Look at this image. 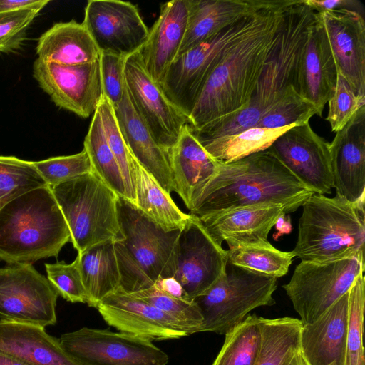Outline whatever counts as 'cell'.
Instances as JSON below:
<instances>
[{
  "mask_svg": "<svg viewBox=\"0 0 365 365\" xmlns=\"http://www.w3.org/2000/svg\"><path fill=\"white\" fill-rule=\"evenodd\" d=\"M313 193L269 148L232 162L217 160L215 173L193 190L187 209L201 217L243 207L280 204L288 214Z\"/></svg>",
  "mask_w": 365,
  "mask_h": 365,
  "instance_id": "obj_1",
  "label": "cell"
},
{
  "mask_svg": "<svg viewBox=\"0 0 365 365\" xmlns=\"http://www.w3.org/2000/svg\"><path fill=\"white\" fill-rule=\"evenodd\" d=\"M292 1L272 0L256 26L228 50L207 78L189 115L192 130H199L250 102Z\"/></svg>",
  "mask_w": 365,
  "mask_h": 365,
  "instance_id": "obj_2",
  "label": "cell"
},
{
  "mask_svg": "<svg viewBox=\"0 0 365 365\" xmlns=\"http://www.w3.org/2000/svg\"><path fill=\"white\" fill-rule=\"evenodd\" d=\"M70 237L48 186L26 192L0 208V260L8 264L56 257Z\"/></svg>",
  "mask_w": 365,
  "mask_h": 365,
  "instance_id": "obj_3",
  "label": "cell"
},
{
  "mask_svg": "<svg viewBox=\"0 0 365 365\" xmlns=\"http://www.w3.org/2000/svg\"><path fill=\"white\" fill-rule=\"evenodd\" d=\"M302 207L295 257L323 262L364 255V199L351 202L313 193Z\"/></svg>",
  "mask_w": 365,
  "mask_h": 365,
  "instance_id": "obj_4",
  "label": "cell"
},
{
  "mask_svg": "<svg viewBox=\"0 0 365 365\" xmlns=\"http://www.w3.org/2000/svg\"><path fill=\"white\" fill-rule=\"evenodd\" d=\"M118 222L124 239L114 242L120 273V287L134 293L175 272L176 245L180 230L164 231L134 204L118 196Z\"/></svg>",
  "mask_w": 365,
  "mask_h": 365,
  "instance_id": "obj_5",
  "label": "cell"
},
{
  "mask_svg": "<svg viewBox=\"0 0 365 365\" xmlns=\"http://www.w3.org/2000/svg\"><path fill=\"white\" fill-rule=\"evenodd\" d=\"M78 253L96 245L121 241L118 195L93 171L50 187Z\"/></svg>",
  "mask_w": 365,
  "mask_h": 365,
  "instance_id": "obj_6",
  "label": "cell"
},
{
  "mask_svg": "<svg viewBox=\"0 0 365 365\" xmlns=\"http://www.w3.org/2000/svg\"><path fill=\"white\" fill-rule=\"evenodd\" d=\"M270 3L259 0L252 10L177 57L168 68L158 85L187 118L211 73L228 50L256 26Z\"/></svg>",
  "mask_w": 365,
  "mask_h": 365,
  "instance_id": "obj_7",
  "label": "cell"
},
{
  "mask_svg": "<svg viewBox=\"0 0 365 365\" xmlns=\"http://www.w3.org/2000/svg\"><path fill=\"white\" fill-rule=\"evenodd\" d=\"M277 278L253 272L227 260L224 276L192 301L203 319L201 331L225 335L253 309L275 304Z\"/></svg>",
  "mask_w": 365,
  "mask_h": 365,
  "instance_id": "obj_8",
  "label": "cell"
},
{
  "mask_svg": "<svg viewBox=\"0 0 365 365\" xmlns=\"http://www.w3.org/2000/svg\"><path fill=\"white\" fill-rule=\"evenodd\" d=\"M315 19L316 12L304 0H293L286 9L250 101L262 112L287 95L298 93L299 66Z\"/></svg>",
  "mask_w": 365,
  "mask_h": 365,
  "instance_id": "obj_9",
  "label": "cell"
},
{
  "mask_svg": "<svg viewBox=\"0 0 365 365\" xmlns=\"http://www.w3.org/2000/svg\"><path fill=\"white\" fill-rule=\"evenodd\" d=\"M364 272V255L323 262L301 261L282 287L305 325L317 320L346 293Z\"/></svg>",
  "mask_w": 365,
  "mask_h": 365,
  "instance_id": "obj_10",
  "label": "cell"
},
{
  "mask_svg": "<svg viewBox=\"0 0 365 365\" xmlns=\"http://www.w3.org/2000/svg\"><path fill=\"white\" fill-rule=\"evenodd\" d=\"M59 341L81 365H166L168 356L150 340L124 332L83 327Z\"/></svg>",
  "mask_w": 365,
  "mask_h": 365,
  "instance_id": "obj_11",
  "label": "cell"
},
{
  "mask_svg": "<svg viewBox=\"0 0 365 365\" xmlns=\"http://www.w3.org/2000/svg\"><path fill=\"white\" fill-rule=\"evenodd\" d=\"M58 297L48 279L32 264L0 268V320L54 325Z\"/></svg>",
  "mask_w": 365,
  "mask_h": 365,
  "instance_id": "obj_12",
  "label": "cell"
},
{
  "mask_svg": "<svg viewBox=\"0 0 365 365\" xmlns=\"http://www.w3.org/2000/svg\"><path fill=\"white\" fill-rule=\"evenodd\" d=\"M227 260V250L191 215L178 236L173 276L190 300L206 292L224 276Z\"/></svg>",
  "mask_w": 365,
  "mask_h": 365,
  "instance_id": "obj_13",
  "label": "cell"
},
{
  "mask_svg": "<svg viewBox=\"0 0 365 365\" xmlns=\"http://www.w3.org/2000/svg\"><path fill=\"white\" fill-rule=\"evenodd\" d=\"M125 81L129 99L158 143L166 151L178 140L188 118L165 96L145 70L139 52L126 58Z\"/></svg>",
  "mask_w": 365,
  "mask_h": 365,
  "instance_id": "obj_14",
  "label": "cell"
},
{
  "mask_svg": "<svg viewBox=\"0 0 365 365\" xmlns=\"http://www.w3.org/2000/svg\"><path fill=\"white\" fill-rule=\"evenodd\" d=\"M34 77L58 107L86 118L97 110L103 95L99 59L66 66L37 58Z\"/></svg>",
  "mask_w": 365,
  "mask_h": 365,
  "instance_id": "obj_15",
  "label": "cell"
},
{
  "mask_svg": "<svg viewBox=\"0 0 365 365\" xmlns=\"http://www.w3.org/2000/svg\"><path fill=\"white\" fill-rule=\"evenodd\" d=\"M82 23L101 53L125 58L138 52L149 35L138 9L128 1L90 0Z\"/></svg>",
  "mask_w": 365,
  "mask_h": 365,
  "instance_id": "obj_16",
  "label": "cell"
},
{
  "mask_svg": "<svg viewBox=\"0 0 365 365\" xmlns=\"http://www.w3.org/2000/svg\"><path fill=\"white\" fill-rule=\"evenodd\" d=\"M269 148L287 168L314 193L329 195L333 188L329 143L309 123L297 125L279 136Z\"/></svg>",
  "mask_w": 365,
  "mask_h": 365,
  "instance_id": "obj_17",
  "label": "cell"
},
{
  "mask_svg": "<svg viewBox=\"0 0 365 365\" xmlns=\"http://www.w3.org/2000/svg\"><path fill=\"white\" fill-rule=\"evenodd\" d=\"M324 27L337 71L365 98L364 16L347 9L317 12Z\"/></svg>",
  "mask_w": 365,
  "mask_h": 365,
  "instance_id": "obj_18",
  "label": "cell"
},
{
  "mask_svg": "<svg viewBox=\"0 0 365 365\" xmlns=\"http://www.w3.org/2000/svg\"><path fill=\"white\" fill-rule=\"evenodd\" d=\"M96 309L109 325L121 332L150 341L188 336L175 319L120 288L105 297Z\"/></svg>",
  "mask_w": 365,
  "mask_h": 365,
  "instance_id": "obj_19",
  "label": "cell"
},
{
  "mask_svg": "<svg viewBox=\"0 0 365 365\" xmlns=\"http://www.w3.org/2000/svg\"><path fill=\"white\" fill-rule=\"evenodd\" d=\"M333 187L336 195L356 202L365 197V106L329 143Z\"/></svg>",
  "mask_w": 365,
  "mask_h": 365,
  "instance_id": "obj_20",
  "label": "cell"
},
{
  "mask_svg": "<svg viewBox=\"0 0 365 365\" xmlns=\"http://www.w3.org/2000/svg\"><path fill=\"white\" fill-rule=\"evenodd\" d=\"M337 76L324 27L316 12L299 63L297 88L298 93L315 107L319 116L334 93Z\"/></svg>",
  "mask_w": 365,
  "mask_h": 365,
  "instance_id": "obj_21",
  "label": "cell"
},
{
  "mask_svg": "<svg viewBox=\"0 0 365 365\" xmlns=\"http://www.w3.org/2000/svg\"><path fill=\"white\" fill-rule=\"evenodd\" d=\"M349 291L311 324L302 325L300 352L307 365H345Z\"/></svg>",
  "mask_w": 365,
  "mask_h": 365,
  "instance_id": "obj_22",
  "label": "cell"
},
{
  "mask_svg": "<svg viewBox=\"0 0 365 365\" xmlns=\"http://www.w3.org/2000/svg\"><path fill=\"white\" fill-rule=\"evenodd\" d=\"M188 0H173L161 6L148 39L138 51L145 70L160 84L175 60L187 24Z\"/></svg>",
  "mask_w": 365,
  "mask_h": 365,
  "instance_id": "obj_23",
  "label": "cell"
},
{
  "mask_svg": "<svg viewBox=\"0 0 365 365\" xmlns=\"http://www.w3.org/2000/svg\"><path fill=\"white\" fill-rule=\"evenodd\" d=\"M280 204L240 207L198 217L206 231L219 245L252 243L267 240L271 229L283 214Z\"/></svg>",
  "mask_w": 365,
  "mask_h": 365,
  "instance_id": "obj_24",
  "label": "cell"
},
{
  "mask_svg": "<svg viewBox=\"0 0 365 365\" xmlns=\"http://www.w3.org/2000/svg\"><path fill=\"white\" fill-rule=\"evenodd\" d=\"M119 128L129 150L168 193L175 191L169 153L163 149L132 105L127 91L113 108Z\"/></svg>",
  "mask_w": 365,
  "mask_h": 365,
  "instance_id": "obj_25",
  "label": "cell"
},
{
  "mask_svg": "<svg viewBox=\"0 0 365 365\" xmlns=\"http://www.w3.org/2000/svg\"><path fill=\"white\" fill-rule=\"evenodd\" d=\"M0 351L29 365H81L45 327L0 320Z\"/></svg>",
  "mask_w": 365,
  "mask_h": 365,
  "instance_id": "obj_26",
  "label": "cell"
},
{
  "mask_svg": "<svg viewBox=\"0 0 365 365\" xmlns=\"http://www.w3.org/2000/svg\"><path fill=\"white\" fill-rule=\"evenodd\" d=\"M169 159L175 192L188 207L193 190L215 173L217 160L195 138L190 124L182 129Z\"/></svg>",
  "mask_w": 365,
  "mask_h": 365,
  "instance_id": "obj_27",
  "label": "cell"
},
{
  "mask_svg": "<svg viewBox=\"0 0 365 365\" xmlns=\"http://www.w3.org/2000/svg\"><path fill=\"white\" fill-rule=\"evenodd\" d=\"M38 58L61 65L94 62L101 52L83 23L75 20L54 24L38 38Z\"/></svg>",
  "mask_w": 365,
  "mask_h": 365,
  "instance_id": "obj_28",
  "label": "cell"
},
{
  "mask_svg": "<svg viewBox=\"0 0 365 365\" xmlns=\"http://www.w3.org/2000/svg\"><path fill=\"white\" fill-rule=\"evenodd\" d=\"M258 1L188 0L187 29L177 57L242 17L252 10Z\"/></svg>",
  "mask_w": 365,
  "mask_h": 365,
  "instance_id": "obj_29",
  "label": "cell"
},
{
  "mask_svg": "<svg viewBox=\"0 0 365 365\" xmlns=\"http://www.w3.org/2000/svg\"><path fill=\"white\" fill-rule=\"evenodd\" d=\"M76 257L86 294L88 306L97 308L107 296L116 292L120 285L114 242L108 240L91 247Z\"/></svg>",
  "mask_w": 365,
  "mask_h": 365,
  "instance_id": "obj_30",
  "label": "cell"
},
{
  "mask_svg": "<svg viewBox=\"0 0 365 365\" xmlns=\"http://www.w3.org/2000/svg\"><path fill=\"white\" fill-rule=\"evenodd\" d=\"M135 205L165 232L181 230L191 217L178 208L156 180L135 159Z\"/></svg>",
  "mask_w": 365,
  "mask_h": 365,
  "instance_id": "obj_31",
  "label": "cell"
},
{
  "mask_svg": "<svg viewBox=\"0 0 365 365\" xmlns=\"http://www.w3.org/2000/svg\"><path fill=\"white\" fill-rule=\"evenodd\" d=\"M259 319L261 346L256 365H288L300 351L302 322L289 317Z\"/></svg>",
  "mask_w": 365,
  "mask_h": 365,
  "instance_id": "obj_32",
  "label": "cell"
},
{
  "mask_svg": "<svg viewBox=\"0 0 365 365\" xmlns=\"http://www.w3.org/2000/svg\"><path fill=\"white\" fill-rule=\"evenodd\" d=\"M293 126L278 128L252 127L236 134L200 143L213 159L228 163L269 148L279 136Z\"/></svg>",
  "mask_w": 365,
  "mask_h": 365,
  "instance_id": "obj_33",
  "label": "cell"
},
{
  "mask_svg": "<svg viewBox=\"0 0 365 365\" xmlns=\"http://www.w3.org/2000/svg\"><path fill=\"white\" fill-rule=\"evenodd\" d=\"M228 246L227 254L230 263L277 279L287 274L295 257L292 251H281L267 240Z\"/></svg>",
  "mask_w": 365,
  "mask_h": 365,
  "instance_id": "obj_34",
  "label": "cell"
},
{
  "mask_svg": "<svg viewBox=\"0 0 365 365\" xmlns=\"http://www.w3.org/2000/svg\"><path fill=\"white\" fill-rule=\"evenodd\" d=\"M93 171L118 196L128 200L124 179L107 140L101 118L96 110L84 140Z\"/></svg>",
  "mask_w": 365,
  "mask_h": 365,
  "instance_id": "obj_35",
  "label": "cell"
},
{
  "mask_svg": "<svg viewBox=\"0 0 365 365\" xmlns=\"http://www.w3.org/2000/svg\"><path fill=\"white\" fill-rule=\"evenodd\" d=\"M260 346L259 317L249 314L225 334L223 346L212 365H256Z\"/></svg>",
  "mask_w": 365,
  "mask_h": 365,
  "instance_id": "obj_36",
  "label": "cell"
},
{
  "mask_svg": "<svg viewBox=\"0 0 365 365\" xmlns=\"http://www.w3.org/2000/svg\"><path fill=\"white\" fill-rule=\"evenodd\" d=\"M47 186L34 162L0 156V208L31 190Z\"/></svg>",
  "mask_w": 365,
  "mask_h": 365,
  "instance_id": "obj_37",
  "label": "cell"
},
{
  "mask_svg": "<svg viewBox=\"0 0 365 365\" xmlns=\"http://www.w3.org/2000/svg\"><path fill=\"white\" fill-rule=\"evenodd\" d=\"M97 110L101 118L107 143L122 173L128 201L135 205V158L130 153L120 132L113 107L104 95L102 96Z\"/></svg>",
  "mask_w": 365,
  "mask_h": 365,
  "instance_id": "obj_38",
  "label": "cell"
},
{
  "mask_svg": "<svg viewBox=\"0 0 365 365\" xmlns=\"http://www.w3.org/2000/svg\"><path fill=\"white\" fill-rule=\"evenodd\" d=\"M128 294L148 302L175 319L188 336L200 332L203 319L193 301L173 297L155 286Z\"/></svg>",
  "mask_w": 365,
  "mask_h": 365,
  "instance_id": "obj_39",
  "label": "cell"
},
{
  "mask_svg": "<svg viewBox=\"0 0 365 365\" xmlns=\"http://www.w3.org/2000/svg\"><path fill=\"white\" fill-rule=\"evenodd\" d=\"M349 310L345 365H365L363 346L365 279L360 275L349 290Z\"/></svg>",
  "mask_w": 365,
  "mask_h": 365,
  "instance_id": "obj_40",
  "label": "cell"
},
{
  "mask_svg": "<svg viewBox=\"0 0 365 365\" xmlns=\"http://www.w3.org/2000/svg\"><path fill=\"white\" fill-rule=\"evenodd\" d=\"M314 115H317L315 107L298 93H292L264 110L255 127L278 128L301 125Z\"/></svg>",
  "mask_w": 365,
  "mask_h": 365,
  "instance_id": "obj_41",
  "label": "cell"
},
{
  "mask_svg": "<svg viewBox=\"0 0 365 365\" xmlns=\"http://www.w3.org/2000/svg\"><path fill=\"white\" fill-rule=\"evenodd\" d=\"M34 165L49 187L93 172L85 149L74 155L35 161Z\"/></svg>",
  "mask_w": 365,
  "mask_h": 365,
  "instance_id": "obj_42",
  "label": "cell"
},
{
  "mask_svg": "<svg viewBox=\"0 0 365 365\" xmlns=\"http://www.w3.org/2000/svg\"><path fill=\"white\" fill-rule=\"evenodd\" d=\"M262 113L255 104L249 102L240 110L215 120L199 130H192V132L199 142L236 134L255 127Z\"/></svg>",
  "mask_w": 365,
  "mask_h": 365,
  "instance_id": "obj_43",
  "label": "cell"
},
{
  "mask_svg": "<svg viewBox=\"0 0 365 365\" xmlns=\"http://www.w3.org/2000/svg\"><path fill=\"white\" fill-rule=\"evenodd\" d=\"M45 269L46 278L58 296L72 303H86V290L77 257L70 264L64 261L46 263Z\"/></svg>",
  "mask_w": 365,
  "mask_h": 365,
  "instance_id": "obj_44",
  "label": "cell"
},
{
  "mask_svg": "<svg viewBox=\"0 0 365 365\" xmlns=\"http://www.w3.org/2000/svg\"><path fill=\"white\" fill-rule=\"evenodd\" d=\"M327 103L329 110L326 120L331 130L336 133L349 123L359 108L365 106V98L359 96L347 81L338 73L334 93Z\"/></svg>",
  "mask_w": 365,
  "mask_h": 365,
  "instance_id": "obj_45",
  "label": "cell"
},
{
  "mask_svg": "<svg viewBox=\"0 0 365 365\" xmlns=\"http://www.w3.org/2000/svg\"><path fill=\"white\" fill-rule=\"evenodd\" d=\"M41 10L25 9L0 14V53L20 48L28 27Z\"/></svg>",
  "mask_w": 365,
  "mask_h": 365,
  "instance_id": "obj_46",
  "label": "cell"
},
{
  "mask_svg": "<svg viewBox=\"0 0 365 365\" xmlns=\"http://www.w3.org/2000/svg\"><path fill=\"white\" fill-rule=\"evenodd\" d=\"M126 58L110 53H101L99 62L103 95L115 108L126 91L125 63Z\"/></svg>",
  "mask_w": 365,
  "mask_h": 365,
  "instance_id": "obj_47",
  "label": "cell"
},
{
  "mask_svg": "<svg viewBox=\"0 0 365 365\" xmlns=\"http://www.w3.org/2000/svg\"><path fill=\"white\" fill-rule=\"evenodd\" d=\"M315 12L347 9L364 14V6L356 0H304Z\"/></svg>",
  "mask_w": 365,
  "mask_h": 365,
  "instance_id": "obj_48",
  "label": "cell"
},
{
  "mask_svg": "<svg viewBox=\"0 0 365 365\" xmlns=\"http://www.w3.org/2000/svg\"><path fill=\"white\" fill-rule=\"evenodd\" d=\"M49 0H0V14L25 9H42Z\"/></svg>",
  "mask_w": 365,
  "mask_h": 365,
  "instance_id": "obj_49",
  "label": "cell"
},
{
  "mask_svg": "<svg viewBox=\"0 0 365 365\" xmlns=\"http://www.w3.org/2000/svg\"><path fill=\"white\" fill-rule=\"evenodd\" d=\"M153 286L173 297L191 301L182 285L173 277L160 278Z\"/></svg>",
  "mask_w": 365,
  "mask_h": 365,
  "instance_id": "obj_50",
  "label": "cell"
},
{
  "mask_svg": "<svg viewBox=\"0 0 365 365\" xmlns=\"http://www.w3.org/2000/svg\"><path fill=\"white\" fill-rule=\"evenodd\" d=\"M0 365H29L4 352L0 351Z\"/></svg>",
  "mask_w": 365,
  "mask_h": 365,
  "instance_id": "obj_51",
  "label": "cell"
},
{
  "mask_svg": "<svg viewBox=\"0 0 365 365\" xmlns=\"http://www.w3.org/2000/svg\"><path fill=\"white\" fill-rule=\"evenodd\" d=\"M288 365H307L305 362L303 356L301 354L300 351L297 352L292 359L291 361Z\"/></svg>",
  "mask_w": 365,
  "mask_h": 365,
  "instance_id": "obj_52",
  "label": "cell"
}]
</instances>
